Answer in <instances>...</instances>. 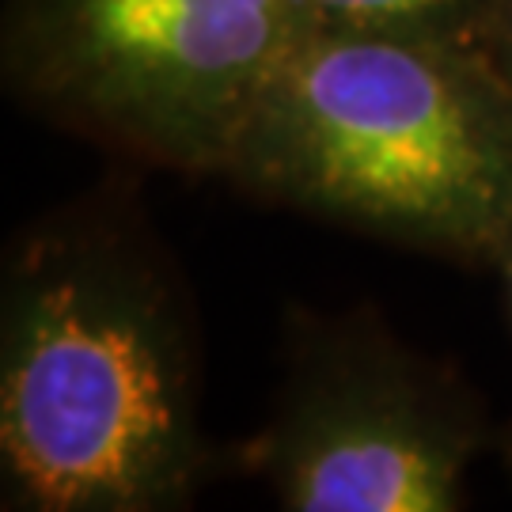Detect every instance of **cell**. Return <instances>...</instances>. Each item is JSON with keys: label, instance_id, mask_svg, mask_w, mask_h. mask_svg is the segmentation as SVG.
<instances>
[{"label": "cell", "instance_id": "cell-1", "mask_svg": "<svg viewBox=\"0 0 512 512\" xmlns=\"http://www.w3.org/2000/svg\"><path fill=\"white\" fill-rule=\"evenodd\" d=\"M137 175L118 164L4 247V509L179 512L217 471L198 304Z\"/></svg>", "mask_w": 512, "mask_h": 512}, {"label": "cell", "instance_id": "cell-2", "mask_svg": "<svg viewBox=\"0 0 512 512\" xmlns=\"http://www.w3.org/2000/svg\"><path fill=\"white\" fill-rule=\"evenodd\" d=\"M220 179L262 205L494 270L512 232V92L467 46L304 31Z\"/></svg>", "mask_w": 512, "mask_h": 512}, {"label": "cell", "instance_id": "cell-3", "mask_svg": "<svg viewBox=\"0 0 512 512\" xmlns=\"http://www.w3.org/2000/svg\"><path fill=\"white\" fill-rule=\"evenodd\" d=\"M300 35L296 0H4L0 80L114 164L220 179Z\"/></svg>", "mask_w": 512, "mask_h": 512}, {"label": "cell", "instance_id": "cell-4", "mask_svg": "<svg viewBox=\"0 0 512 512\" xmlns=\"http://www.w3.org/2000/svg\"><path fill=\"white\" fill-rule=\"evenodd\" d=\"M494 440L478 387L376 308L289 304L281 380L239 471L289 512H456Z\"/></svg>", "mask_w": 512, "mask_h": 512}, {"label": "cell", "instance_id": "cell-5", "mask_svg": "<svg viewBox=\"0 0 512 512\" xmlns=\"http://www.w3.org/2000/svg\"><path fill=\"white\" fill-rule=\"evenodd\" d=\"M304 31H380L433 38L482 54L494 0H296Z\"/></svg>", "mask_w": 512, "mask_h": 512}, {"label": "cell", "instance_id": "cell-6", "mask_svg": "<svg viewBox=\"0 0 512 512\" xmlns=\"http://www.w3.org/2000/svg\"><path fill=\"white\" fill-rule=\"evenodd\" d=\"M482 57L512 92V0H494L486 31H482Z\"/></svg>", "mask_w": 512, "mask_h": 512}, {"label": "cell", "instance_id": "cell-7", "mask_svg": "<svg viewBox=\"0 0 512 512\" xmlns=\"http://www.w3.org/2000/svg\"><path fill=\"white\" fill-rule=\"evenodd\" d=\"M494 274H497V281H501L505 319H509V327H512V232L505 236V243H501V251H497ZM497 452H501V463H505V471L512 475V418L505 421V429L497 433Z\"/></svg>", "mask_w": 512, "mask_h": 512}]
</instances>
